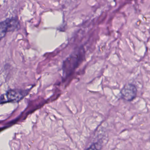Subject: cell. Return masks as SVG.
Here are the masks:
<instances>
[{"label":"cell","mask_w":150,"mask_h":150,"mask_svg":"<svg viewBox=\"0 0 150 150\" xmlns=\"http://www.w3.org/2000/svg\"><path fill=\"white\" fill-rule=\"evenodd\" d=\"M0 7H1V5H0Z\"/></svg>","instance_id":"obj_4"},{"label":"cell","mask_w":150,"mask_h":150,"mask_svg":"<svg viewBox=\"0 0 150 150\" xmlns=\"http://www.w3.org/2000/svg\"><path fill=\"white\" fill-rule=\"evenodd\" d=\"M137 94L136 87L132 84H128L125 85L121 91L122 98L128 101L132 100L136 97Z\"/></svg>","instance_id":"obj_3"},{"label":"cell","mask_w":150,"mask_h":150,"mask_svg":"<svg viewBox=\"0 0 150 150\" xmlns=\"http://www.w3.org/2000/svg\"><path fill=\"white\" fill-rule=\"evenodd\" d=\"M28 93L27 90L12 89L8 90L6 93L2 95L0 98L1 103L8 102H17L21 100L26 96Z\"/></svg>","instance_id":"obj_1"},{"label":"cell","mask_w":150,"mask_h":150,"mask_svg":"<svg viewBox=\"0 0 150 150\" xmlns=\"http://www.w3.org/2000/svg\"><path fill=\"white\" fill-rule=\"evenodd\" d=\"M20 23L17 18H8L0 23V40L4 38L8 32L13 31L19 28Z\"/></svg>","instance_id":"obj_2"}]
</instances>
